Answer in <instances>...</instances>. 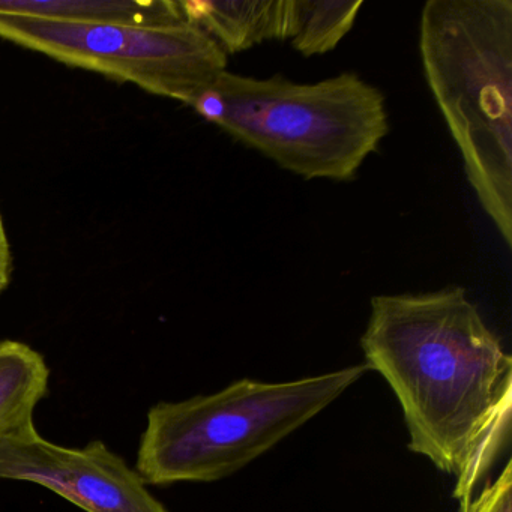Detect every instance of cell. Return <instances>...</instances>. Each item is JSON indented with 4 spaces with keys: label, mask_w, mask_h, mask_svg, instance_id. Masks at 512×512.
Listing matches in <instances>:
<instances>
[{
    "label": "cell",
    "mask_w": 512,
    "mask_h": 512,
    "mask_svg": "<svg viewBox=\"0 0 512 512\" xmlns=\"http://www.w3.org/2000/svg\"><path fill=\"white\" fill-rule=\"evenodd\" d=\"M188 107L307 181H352L389 133L382 91L356 73L296 83L226 70Z\"/></svg>",
    "instance_id": "3957f363"
},
{
    "label": "cell",
    "mask_w": 512,
    "mask_h": 512,
    "mask_svg": "<svg viewBox=\"0 0 512 512\" xmlns=\"http://www.w3.org/2000/svg\"><path fill=\"white\" fill-rule=\"evenodd\" d=\"M184 19L199 26L226 55L266 41H284L286 0H182Z\"/></svg>",
    "instance_id": "52a82bcc"
},
{
    "label": "cell",
    "mask_w": 512,
    "mask_h": 512,
    "mask_svg": "<svg viewBox=\"0 0 512 512\" xmlns=\"http://www.w3.org/2000/svg\"><path fill=\"white\" fill-rule=\"evenodd\" d=\"M368 367L289 382L241 379L211 395L161 401L149 409L136 470L146 485L227 478L334 403Z\"/></svg>",
    "instance_id": "277c9868"
},
{
    "label": "cell",
    "mask_w": 512,
    "mask_h": 512,
    "mask_svg": "<svg viewBox=\"0 0 512 512\" xmlns=\"http://www.w3.org/2000/svg\"><path fill=\"white\" fill-rule=\"evenodd\" d=\"M419 55L467 181L511 248V0H428Z\"/></svg>",
    "instance_id": "7a4b0ae2"
},
{
    "label": "cell",
    "mask_w": 512,
    "mask_h": 512,
    "mask_svg": "<svg viewBox=\"0 0 512 512\" xmlns=\"http://www.w3.org/2000/svg\"><path fill=\"white\" fill-rule=\"evenodd\" d=\"M370 305L365 365L394 391L410 451L454 476L461 505L508 440L511 355L463 287L379 295Z\"/></svg>",
    "instance_id": "6da1fadb"
},
{
    "label": "cell",
    "mask_w": 512,
    "mask_h": 512,
    "mask_svg": "<svg viewBox=\"0 0 512 512\" xmlns=\"http://www.w3.org/2000/svg\"><path fill=\"white\" fill-rule=\"evenodd\" d=\"M50 374L46 359L34 347L0 341V440L35 424V409L49 395Z\"/></svg>",
    "instance_id": "9c48e42d"
},
{
    "label": "cell",
    "mask_w": 512,
    "mask_h": 512,
    "mask_svg": "<svg viewBox=\"0 0 512 512\" xmlns=\"http://www.w3.org/2000/svg\"><path fill=\"white\" fill-rule=\"evenodd\" d=\"M2 16L52 22L157 25L184 20L173 0H0Z\"/></svg>",
    "instance_id": "ba28073f"
},
{
    "label": "cell",
    "mask_w": 512,
    "mask_h": 512,
    "mask_svg": "<svg viewBox=\"0 0 512 512\" xmlns=\"http://www.w3.org/2000/svg\"><path fill=\"white\" fill-rule=\"evenodd\" d=\"M13 271V250H11L10 238L5 227L4 215L0 211V296L10 286Z\"/></svg>",
    "instance_id": "7c38bea8"
},
{
    "label": "cell",
    "mask_w": 512,
    "mask_h": 512,
    "mask_svg": "<svg viewBox=\"0 0 512 512\" xmlns=\"http://www.w3.org/2000/svg\"><path fill=\"white\" fill-rule=\"evenodd\" d=\"M0 38L187 107L227 70L226 53L185 19L157 25H77L0 14Z\"/></svg>",
    "instance_id": "5b68a950"
},
{
    "label": "cell",
    "mask_w": 512,
    "mask_h": 512,
    "mask_svg": "<svg viewBox=\"0 0 512 512\" xmlns=\"http://www.w3.org/2000/svg\"><path fill=\"white\" fill-rule=\"evenodd\" d=\"M0 479L40 485L85 512H170L106 443L59 446L35 424L0 440Z\"/></svg>",
    "instance_id": "8992f818"
},
{
    "label": "cell",
    "mask_w": 512,
    "mask_h": 512,
    "mask_svg": "<svg viewBox=\"0 0 512 512\" xmlns=\"http://www.w3.org/2000/svg\"><path fill=\"white\" fill-rule=\"evenodd\" d=\"M460 512H512V464H505L500 475L476 496L461 503Z\"/></svg>",
    "instance_id": "8fae6325"
},
{
    "label": "cell",
    "mask_w": 512,
    "mask_h": 512,
    "mask_svg": "<svg viewBox=\"0 0 512 512\" xmlns=\"http://www.w3.org/2000/svg\"><path fill=\"white\" fill-rule=\"evenodd\" d=\"M362 0H286L284 41L305 58L332 52L358 19Z\"/></svg>",
    "instance_id": "30bf717a"
}]
</instances>
